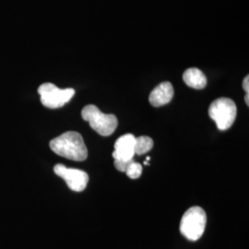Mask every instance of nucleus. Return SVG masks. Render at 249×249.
<instances>
[{
  "instance_id": "39448f33",
  "label": "nucleus",
  "mask_w": 249,
  "mask_h": 249,
  "mask_svg": "<svg viewBox=\"0 0 249 249\" xmlns=\"http://www.w3.org/2000/svg\"><path fill=\"white\" fill-rule=\"evenodd\" d=\"M38 93L44 107L54 109L68 104L74 96L75 89H59L53 83H44L39 87Z\"/></svg>"
},
{
  "instance_id": "f03ea898",
  "label": "nucleus",
  "mask_w": 249,
  "mask_h": 249,
  "mask_svg": "<svg viewBox=\"0 0 249 249\" xmlns=\"http://www.w3.org/2000/svg\"><path fill=\"white\" fill-rule=\"evenodd\" d=\"M82 118L89 123L90 127L104 137H108L115 132L118 124L117 117L112 114H104L98 107L89 105L81 111Z\"/></svg>"
},
{
  "instance_id": "7ed1b4c3",
  "label": "nucleus",
  "mask_w": 249,
  "mask_h": 249,
  "mask_svg": "<svg viewBox=\"0 0 249 249\" xmlns=\"http://www.w3.org/2000/svg\"><path fill=\"white\" fill-rule=\"evenodd\" d=\"M207 215L200 207H191L182 217L180 223V231L187 240H198L206 228Z\"/></svg>"
},
{
  "instance_id": "20e7f679",
  "label": "nucleus",
  "mask_w": 249,
  "mask_h": 249,
  "mask_svg": "<svg viewBox=\"0 0 249 249\" xmlns=\"http://www.w3.org/2000/svg\"><path fill=\"white\" fill-rule=\"evenodd\" d=\"M237 114L235 103L229 98H219L212 103L209 108V116L217 124L220 130L230 128Z\"/></svg>"
},
{
  "instance_id": "ddd939ff",
  "label": "nucleus",
  "mask_w": 249,
  "mask_h": 249,
  "mask_svg": "<svg viewBox=\"0 0 249 249\" xmlns=\"http://www.w3.org/2000/svg\"><path fill=\"white\" fill-rule=\"evenodd\" d=\"M249 92H248V93H247V96H246V97H245V101H246V103H247V105H248V106H249Z\"/></svg>"
},
{
  "instance_id": "f8f14e48",
  "label": "nucleus",
  "mask_w": 249,
  "mask_h": 249,
  "mask_svg": "<svg viewBox=\"0 0 249 249\" xmlns=\"http://www.w3.org/2000/svg\"><path fill=\"white\" fill-rule=\"evenodd\" d=\"M243 88L244 89L247 91V93L249 92V76H247L245 79H244V81H243Z\"/></svg>"
},
{
  "instance_id": "423d86ee",
  "label": "nucleus",
  "mask_w": 249,
  "mask_h": 249,
  "mask_svg": "<svg viewBox=\"0 0 249 249\" xmlns=\"http://www.w3.org/2000/svg\"><path fill=\"white\" fill-rule=\"evenodd\" d=\"M53 172L56 176L63 178L66 181L68 187L72 191L81 192L88 185L89 176L86 172L82 170L68 168L67 166L59 163L53 167Z\"/></svg>"
},
{
  "instance_id": "9b49d317",
  "label": "nucleus",
  "mask_w": 249,
  "mask_h": 249,
  "mask_svg": "<svg viewBox=\"0 0 249 249\" xmlns=\"http://www.w3.org/2000/svg\"><path fill=\"white\" fill-rule=\"evenodd\" d=\"M126 176L131 179H137L140 178L142 174V165L139 162H136L135 160H132L126 167L125 172Z\"/></svg>"
},
{
  "instance_id": "6e6552de",
  "label": "nucleus",
  "mask_w": 249,
  "mask_h": 249,
  "mask_svg": "<svg viewBox=\"0 0 249 249\" xmlns=\"http://www.w3.org/2000/svg\"><path fill=\"white\" fill-rule=\"evenodd\" d=\"M174 96V88L170 82H162L153 89L150 94L149 101L152 107H160L167 105Z\"/></svg>"
},
{
  "instance_id": "9d476101",
  "label": "nucleus",
  "mask_w": 249,
  "mask_h": 249,
  "mask_svg": "<svg viewBox=\"0 0 249 249\" xmlns=\"http://www.w3.org/2000/svg\"><path fill=\"white\" fill-rule=\"evenodd\" d=\"M153 147V141L150 137L142 136L136 138L135 141V154L142 155L144 153L151 151Z\"/></svg>"
},
{
  "instance_id": "1a4fd4ad",
  "label": "nucleus",
  "mask_w": 249,
  "mask_h": 249,
  "mask_svg": "<svg viewBox=\"0 0 249 249\" xmlns=\"http://www.w3.org/2000/svg\"><path fill=\"white\" fill-rule=\"evenodd\" d=\"M183 80L187 86L194 89H203L207 85V78L204 73L195 68L187 70L183 75Z\"/></svg>"
},
{
  "instance_id": "f257e3e1",
  "label": "nucleus",
  "mask_w": 249,
  "mask_h": 249,
  "mask_svg": "<svg viewBox=\"0 0 249 249\" xmlns=\"http://www.w3.org/2000/svg\"><path fill=\"white\" fill-rule=\"evenodd\" d=\"M50 149L57 155L77 161L85 160L88 150L83 138L76 131H68L50 142Z\"/></svg>"
},
{
  "instance_id": "0eeeda50",
  "label": "nucleus",
  "mask_w": 249,
  "mask_h": 249,
  "mask_svg": "<svg viewBox=\"0 0 249 249\" xmlns=\"http://www.w3.org/2000/svg\"><path fill=\"white\" fill-rule=\"evenodd\" d=\"M135 141L136 138L132 134H125L120 137L115 143V151L113 158L115 160H129L135 156Z\"/></svg>"
}]
</instances>
